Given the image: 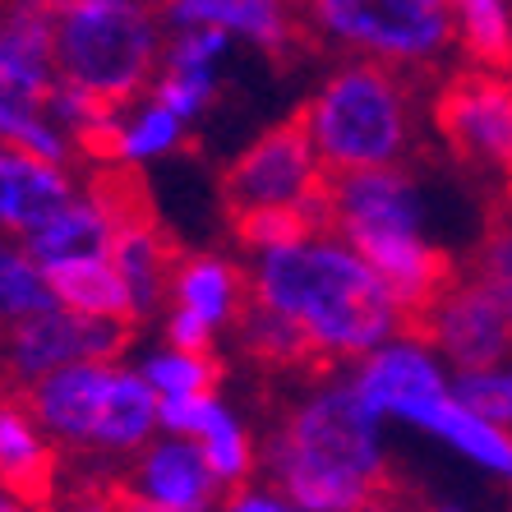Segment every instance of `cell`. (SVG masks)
Masks as SVG:
<instances>
[{
    "mask_svg": "<svg viewBox=\"0 0 512 512\" xmlns=\"http://www.w3.org/2000/svg\"><path fill=\"white\" fill-rule=\"evenodd\" d=\"M24 397L60 453L111 471H120L162 429V397L139 365H125L120 356L60 365L28 383Z\"/></svg>",
    "mask_w": 512,
    "mask_h": 512,
    "instance_id": "277c9868",
    "label": "cell"
},
{
    "mask_svg": "<svg viewBox=\"0 0 512 512\" xmlns=\"http://www.w3.org/2000/svg\"><path fill=\"white\" fill-rule=\"evenodd\" d=\"M453 393L480 416L512 425V360L485 370H453Z\"/></svg>",
    "mask_w": 512,
    "mask_h": 512,
    "instance_id": "f546056e",
    "label": "cell"
},
{
    "mask_svg": "<svg viewBox=\"0 0 512 512\" xmlns=\"http://www.w3.org/2000/svg\"><path fill=\"white\" fill-rule=\"evenodd\" d=\"M236 37L227 28L213 24H176L167 33V51H162V70H157L153 88L148 93L171 107L180 120L199 125L208 116V107L222 93V74H227V60L236 56Z\"/></svg>",
    "mask_w": 512,
    "mask_h": 512,
    "instance_id": "9a60e30c",
    "label": "cell"
},
{
    "mask_svg": "<svg viewBox=\"0 0 512 512\" xmlns=\"http://www.w3.org/2000/svg\"><path fill=\"white\" fill-rule=\"evenodd\" d=\"M300 120L333 176L365 167H402V157L416 143L411 79L383 60L342 56L300 107Z\"/></svg>",
    "mask_w": 512,
    "mask_h": 512,
    "instance_id": "5b68a950",
    "label": "cell"
},
{
    "mask_svg": "<svg viewBox=\"0 0 512 512\" xmlns=\"http://www.w3.org/2000/svg\"><path fill=\"white\" fill-rule=\"evenodd\" d=\"M134 337V323L97 319V314L70 310V305H47V310L28 314L14 328L0 333V388H19L37 383L42 374L74 365V360L93 356H125Z\"/></svg>",
    "mask_w": 512,
    "mask_h": 512,
    "instance_id": "30bf717a",
    "label": "cell"
},
{
    "mask_svg": "<svg viewBox=\"0 0 512 512\" xmlns=\"http://www.w3.org/2000/svg\"><path fill=\"white\" fill-rule=\"evenodd\" d=\"M323 222L333 231H342L379 268V277L393 286V296L402 300L411 323L457 277L453 259L439 245H429L425 199H420V185L402 167L337 171L328 180Z\"/></svg>",
    "mask_w": 512,
    "mask_h": 512,
    "instance_id": "3957f363",
    "label": "cell"
},
{
    "mask_svg": "<svg viewBox=\"0 0 512 512\" xmlns=\"http://www.w3.org/2000/svg\"><path fill=\"white\" fill-rule=\"evenodd\" d=\"M333 171L323 167L305 120H277L245 148L222 176V203L227 213L245 208H305L323 217Z\"/></svg>",
    "mask_w": 512,
    "mask_h": 512,
    "instance_id": "9c48e42d",
    "label": "cell"
},
{
    "mask_svg": "<svg viewBox=\"0 0 512 512\" xmlns=\"http://www.w3.org/2000/svg\"><path fill=\"white\" fill-rule=\"evenodd\" d=\"M88 167H70V162H51L37 157L19 143L0 139V231L10 236H28L47 213H56L84 185Z\"/></svg>",
    "mask_w": 512,
    "mask_h": 512,
    "instance_id": "d6986e66",
    "label": "cell"
},
{
    "mask_svg": "<svg viewBox=\"0 0 512 512\" xmlns=\"http://www.w3.org/2000/svg\"><path fill=\"white\" fill-rule=\"evenodd\" d=\"M388 420L360 397L351 374L333 365L282 406L263 439V476L300 512H360L393 499Z\"/></svg>",
    "mask_w": 512,
    "mask_h": 512,
    "instance_id": "7a4b0ae2",
    "label": "cell"
},
{
    "mask_svg": "<svg viewBox=\"0 0 512 512\" xmlns=\"http://www.w3.org/2000/svg\"><path fill=\"white\" fill-rule=\"evenodd\" d=\"M111 259H116L120 277L130 286V310L134 323H148V319H162L171 300V273H176V245L167 240V231L157 227L143 199H134L125 208L116 227V240H111Z\"/></svg>",
    "mask_w": 512,
    "mask_h": 512,
    "instance_id": "ffe728a7",
    "label": "cell"
},
{
    "mask_svg": "<svg viewBox=\"0 0 512 512\" xmlns=\"http://www.w3.org/2000/svg\"><path fill=\"white\" fill-rule=\"evenodd\" d=\"M222 508H236V512H286L291 508V499H286L282 489L273 485V480L263 476H250L245 485H236V489H227V503Z\"/></svg>",
    "mask_w": 512,
    "mask_h": 512,
    "instance_id": "1f68e13d",
    "label": "cell"
},
{
    "mask_svg": "<svg viewBox=\"0 0 512 512\" xmlns=\"http://www.w3.org/2000/svg\"><path fill=\"white\" fill-rule=\"evenodd\" d=\"M323 217L305 213V208H245V213H231V236L245 254L259 250H277V245H291L305 231H314Z\"/></svg>",
    "mask_w": 512,
    "mask_h": 512,
    "instance_id": "83f0119b",
    "label": "cell"
},
{
    "mask_svg": "<svg viewBox=\"0 0 512 512\" xmlns=\"http://www.w3.org/2000/svg\"><path fill=\"white\" fill-rule=\"evenodd\" d=\"M167 24H213L227 28L236 42L263 51V56H291L310 42L305 5L300 0H167Z\"/></svg>",
    "mask_w": 512,
    "mask_h": 512,
    "instance_id": "e0dca14e",
    "label": "cell"
},
{
    "mask_svg": "<svg viewBox=\"0 0 512 512\" xmlns=\"http://www.w3.org/2000/svg\"><path fill=\"white\" fill-rule=\"evenodd\" d=\"M185 139H190V120H180L176 111L162 107L153 93H143L116 111V125H111V134H107L102 162L139 171V167H153L162 157L180 153Z\"/></svg>",
    "mask_w": 512,
    "mask_h": 512,
    "instance_id": "603a6c76",
    "label": "cell"
},
{
    "mask_svg": "<svg viewBox=\"0 0 512 512\" xmlns=\"http://www.w3.org/2000/svg\"><path fill=\"white\" fill-rule=\"evenodd\" d=\"M416 429L429 434V439H439L443 448H453L462 462L480 466L485 476L512 485V425H499V420L480 416V411H471L457 393H448Z\"/></svg>",
    "mask_w": 512,
    "mask_h": 512,
    "instance_id": "7402d4cb",
    "label": "cell"
},
{
    "mask_svg": "<svg viewBox=\"0 0 512 512\" xmlns=\"http://www.w3.org/2000/svg\"><path fill=\"white\" fill-rule=\"evenodd\" d=\"M351 379L383 420H397L406 429H416L443 397L453 393V365L439 356V346L420 328H402L383 346L365 351L351 365Z\"/></svg>",
    "mask_w": 512,
    "mask_h": 512,
    "instance_id": "4fadbf2b",
    "label": "cell"
},
{
    "mask_svg": "<svg viewBox=\"0 0 512 512\" xmlns=\"http://www.w3.org/2000/svg\"><path fill=\"white\" fill-rule=\"evenodd\" d=\"M217 337L222 333H217L213 323H203L199 314L180 310V305H167V310H162V342L190 346V351H213Z\"/></svg>",
    "mask_w": 512,
    "mask_h": 512,
    "instance_id": "4dcf8cb0",
    "label": "cell"
},
{
    "mask_svg": "<svg viewBox=\"0 0 512 512\" xmlns=\"http://www.w3.org/2000/svg\"><path fill=\"white\" fill-rule=\"evenodd\" d=\"M314 47L370 56L406 74L443 65L457 47L453 0H300Z\"/></svg>",
    "mask_w": 512,
    "mask_h": 512,
    "instance_id": "ba28073f",
    "label": "cell"
},
{
    "mask_svg": "<svg viewBox=\"0 0 512 512\" xmlns=\"http://www.w3.org/2000/svg\"><path fill=\"white\" fill-rule=\"evenodd\" d=\"M250 300L300 333L314 365H356L411 328L402 300L365 254L319 222L291 245L250 254Z\"/></svg>",
    "mask_w": 512,
    "mask_h": 512,
    "instance_id": "6da1fadb",
    "label": "cell"
},
{
    "mask_svg": "<svg viewBox=\"0 0 512 512\" xmlns=\"http://www.w3.org/2000/svg\"><path fill=\"white\" fill-rule=\"evenodd\" d=\"M167 33L157 0H56L60 79L125 107L153 88Z\"/></svg>",
    "mask_w": 512,
    "mask_h": 512,
    "instance_id": "8992f818",
    "label": "cell"
},
{
    "mask_svg": "<svg viewBox=\"0 0 512 512\" xmlns=\"http://www.w3.org/2000/svg\"><path fill=\"white\" fill-rule=\"evenodd\" d=\"M162 429L190 434L203 453H208L217 476L227 480V489L245 485L250 476L263 471V443L254 439V429L245 425V416L217 388L190 393V397H167L162 402Z\"/></svg>",
    "mask_w": 512,
    "mask_h": 512,
    "instance_id": "2e32d148",
    "label": "cell"
},
{
    "mask_svg": "<svg viewBox=\"0 0 512 512\" xmlns=\"http://www.w3.org/2000/svg\"><path fill=\"white\" fill-rule=\"evenodd\" d=\"M434 130L466 167L512 180V74L471 65L434 93Z\"/></svg>",
    "mask_w": 512,
    "mask_h": 512,
    "instance_id": "8fae6325",
    "label": "cell"
},
{
    "mask_svg": "<svg viewBox=\"0 0 512 512\" xmlns=\"http://www.w3.org/2000/svg\"><path fill=\"white\" fill-rule=\"evenodd\" d=\"M56 305V291L47 282V268L24 245V236L0 231V333L14 328L28 314Z\"/></svg>",
    "mask_w": 512,
    "mask_h": 512,
    "instance_id": "484cf974",
    "label": "cell"
},
{
    "mask_svg": "<svg viewBox=\"0 0 512 512\" xmlns=\"http://www.w3.org/2000/svg\"><path fill=\"white\" fill-rule=\"evenodd\" d=\"M60 448L19 388H0V489L24 503H51L60 480Z\"/></svg>",
    "mask_w": 512,
    "mask_h": 512,
    "instance_id": "ac0fdd59",
    "label": "cell"
},
{
    "mask_svg": "<svg viewBox=\"0 0 512 512\" xmlns=\"http://www.w3.org/2000/svg\"><path fill=\"white\" fill-rule=\"evenodd\" d=\"M120 503L143 512H208L227 503V480L190 434L157 429L130 462L111 476Z\"/></svg>",
    "mask_w": 512,
    "mask_h": 512,
    "instance_id": "7c38bea8",
    "label": "cell"
},
{
    "mask_svg": "<svg viewBox=\"0 0 512 512\" xmlns=\"http://www.w3.org/2000/svg\"><path fill=\"white\" fill-rule=\"evenodd\" d=\"M411 328L439 346L453 370H485L512 360V310L471 273H457Z\"/></svg>",
    "mask_w": 512,
    "mask_h": 512,
    "instance_id": "5bb4252c",
    "label": "cell"
},
{
    "mask_svg": "<svg viewBox=\"0 0 512 512\" xmlns=\"http://www.w3.org/2000/svg\"><path fill=\"white\" fill-rule=\"evenodd\" d=\"M47 282H51L60 305H70V310L97 314V319L134 323L130 286H125V277H120L111 254H79V259L47 263ZM134 328H139V323H134Z\"/></svg>",
    "mask_w": 512,
    "mask_h": 512,
    "instance_id": "cb8c5ba5",
    "label": "cell"
},
{
    "mask_svg": "<svg viewBox=\"0 0 512 512\" xmlns=\"http://www.w3.org/2000/svg\"><path fill=\"white\" fill-rule=\"evenodd\" d=\"M56 0H0V139L37 157L88 167L60 120Z\"/></svg>",
    "mask_w": 512,
    "mask_h": 512,
    "instance_id": "52a82bcc",
    "label": "cell"
},
{
    "mask_svg": "<svg viewBox=\"0 0 512 512\" xmlns=\"http://www.w3.org/2000/svg\"><path fill=\"white\" fill-rule=\"evenodd\" d=\"M453 28L471 65L512 74V0H453Z\"/></svg>",
    "mask_w": 512,
    "mask_h": 512,
    "instance_id": "d4e9b609",
    "label": "cell"
},
{
    "mask_svg": "<svg viewBox=\"0 0 512 512\" xmlns=\"http://www.w3.org/2000/svg\"><path fill=\"white\" fill-rule=\"evenodd\" d=\"M157 5H167V0H157Z\"/></svg>",
    "mask_w": 512,
    "mask_h": 512,
    "instance_id": "836d02e7",
    "label": "cell"
},
{
    "mask_svg": "<svg viewBox=\"0 0 512 512\" xmlns=\"http://www.w3.org/2000/svg\"><path fill=\"white\" fill-rule=\"evenodd\" d=\"M180 310L199 314L203 323H213L217 333L236 328L245 305H250V268L236 263L222 250H194L176 259L171 273V300Z\"/></svg>",
    "mask_w": 512,
    "mask_h": 512,
    "instance_id": "44dd1931",
    "label": "cell"
},
{
    "mask_svg": "<svg viewBox=\"0 0 512 512\" xmlns=\"http://www.w3.org/2000/svg\"><path fill=\"white\" fill-rule=\"evenodd\" d=\"M508 199H512V180H508Z\"/></svg>",
    "mask_w": 512,
    "mask_h": 512,
    "instance_id": "d6a6232c",
    "label": "cell"
},
{
    "mask_svg": "<svg viewBox=\"0 0 512 512\" xmlns=\"http://www.w3.org/2000/svg\"><path fill=\"white\" fill-rule=\"evenodd\" d=\"M143 379L153 383V393L167 402V397H190V393H208L217 388V360L213 351H190V346L162 342L153 351H143L139 360Z\"/></svg>",
    "mask_w": 512,
    "mask_h": 512,
    "instance_id": "4316f807",
    "label": "cell"
},
{
    "mask_svg": "<svg viewBox=\"0 0 512 512\" xmlns=\"http://www.w3.org/2000/svg\"><path fill=\"white\" fill-rule=\"evenodd\" d=\"M471 277L485 282L512 310V199H508V213L489 217L485 236H480L476 254H471Z\"/></svg>",
    "mask_w": 512,
    "mask_h": 512,
    "instance_id": "f1b7e54d",
    "label": "cell"
}]
</instances>
